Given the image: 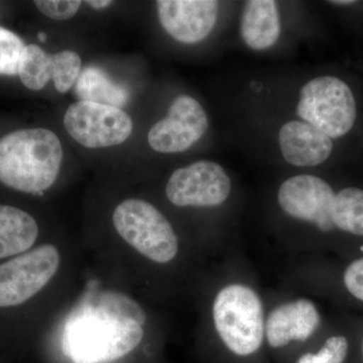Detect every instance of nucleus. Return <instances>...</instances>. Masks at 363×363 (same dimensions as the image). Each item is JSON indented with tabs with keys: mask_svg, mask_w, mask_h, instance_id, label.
<instances>
[{
	"mask_svg": "<svg viewBox=\"0 0 363 363\" xmlns=\"http://www.w3.org/2000/svg\"><path fill=\"white\" fill-rule=\"evenodd\" d=\"M296 114L334 142L343 140L355 130L359 121L357 92L341 76H317L298 90Z\"/></svg>",
	"mask_w": 363,
	"mask_h": 363,
	"instance_id": "5",
	"label": "nucleus"
},
{
	"mask_svg": "<svg viewBox=\"0 0 363 363\" xmlns=\"http://www.w3.org/2000/svg\"><path fill=\"white\" fill-rule=\"evenodd\" d=\"M25 47L18 35L0 26V75H18Z\"/></svg>",
	"mask_w": 363,
	"mask_h": 363,
	"instance_id": "18",
	"label": "nucleus"
},
{
	"mask_svg": "<svg viewBox=\"0 0 363 363\" xmlns=\"http://www.w3.org/2000/svg\"><path fill=\"white\" fill-rule=\"evenodd\" d=\"M86 4L94 9H104L105 7L111 6L113 2L111 0H87Z\"/></svg>",
	"mask_w": 363,
	"mask_h": 363,
	"instance_id": "22",
	"label": "nucleus"
},
{
	"mask_svg": "<svg viewBox=\"0 0 363 363\" xmlns=\"http://www.w3.org/2000/svg\"><path fill=\"white\" fill-rule=\"evenodd\" d=\"M63 149L45 128L13 131L0 138V182L7 187L43 195L58 178Z\"/></svg>",
	"mask_w": 363,
	"mask_h": 363,
	"instance_id": "3",
	"label": "nucleus"
},
{
	"mask_svg": "<svg viewBox=\"0 0 363 363\" xmlns=\"http://www.w3.org/2000/svg\"><path fill=\"white\" fill-rule=\"evenodd\" d=\"M321 313L310 298L301 297L277 305L266 317V340L274 350L305 342L321 325Z\"/></svg>",
	"mask_w": 363,
	"mask_h": 363,
	"instance_id": "13",
	"label": "nucleus"
},
{
	"mask_svg": "<svg viewBox=\"0 0 363 363\" xmlns=\"http://www.w3.org/2000/svg\"><path fill=\"white\" fill-rule=\"evenodd\" d=\"M64 125L76 142L88 149L121 145L133 128L130 116L123 109L88 101L71 104Z\"/></svg>",
	"mask_w": 363,
	"mask_h": 363,
	"instance_id": "9",
	"label": "nucleus"
},
{
	"mask_svg": "<svg viewBox=\"0 0 363 363\" xmlns=\"http://www.w3.org/2000/svg\"><path fill=\"white\" fill-rule=\"evenodd\" d=\"M39 235L35 218L23 210L0 205V259L30 250Z\"/></svg>",
	"mask_w": 363,
	"mask_h": 363,
	"instance_id": "16",
	"label": "nucleus"
},
{
	"mask_svg": "<svg viewBox=\"0 0 363 363\" xmlns=\"http://www.w3.org/2000/svg\"><path fill=\"white\" fill-rule=\"evenodd\" d=\"M278 145L283 159L298 168L321 166L331 159L335 150L333 140L301 119L281 124Z\"/></svg>",
	"mask_w": 363,
	"mask_h": 363,
	"instance_id": "14",
	"label": "nucleus"
},
{
	"mask_svg": "<svg viewBox=\"0 0 363 363\" xmlns=\"http://www.w3.org/2000/svg\"><path fill=\"white\" fill-rule=\"evenodd\" d=\"M343 284L353 298L363 303V257L348 264L344 271Z\"/></svg>",
	"mask_w": 363,
	"mask_h": 363,
	"instance_id": "21",
	"label": "nucleus"
},
{
	"mask_svg": "<svg viewBox=\"0 0 363 363\" xmlns=\"http://www.w3.org/2000/svg\"><path fill=\"white\" fill-rule=\"evenodd\" d=\"M60 255L45 245L0 264V308L23 304L56 274Z\"/></svg>",
	"mask_w": 363,
	"mask_h": 363,
	"instance_id": "8",
	"label": "nucleus"
},
{
	"mask_svg": "<svg viewBox=\"0 0 363 363\" xmlns=\"http://www.w3.org/2000/svg\"><path fill=\"white\" fill-rule=\"evenodd\" d=\"M112 221L117 233L152 262L167 264L178 255V236L173 226L150 203L125 200L114 210Z\"/></svg>",
	"mask_w": 363,
	"mask_h": 363,
	"instance_id": "6",
	"label": "nucleus"
},
{
	"mask_svg": "<svg viewBox=\"0 0 363 363\" xmlns=\"http://www.w3.org/2000/svg\"><path fill=\"white\" fill-rule=\"evenodd\" d=\"M81 73V58L77 52L62 51L49 55L37 45H28L21 55L18 74L28 89L42 90L54 81L59 93H66L75 85Z\"/></svg>",
	"mask_w": 363,
	"mask_h": 363,
	"instance_id": "12",
	"label": "nucleus"
},
{
	"mask_svg": "<svg viewBox=\"0 0 363 363\" xmlns=\"http://www.w3.org/2000/svg\"><path fill=\"white\" fill-rule=\"evenodd\" d=\"M266 311L255 289L242 281H231L217 292L212 304L215 331L233 354H255L266 340Z\"/></svg>",
	"mask_w": 363,
	"mask_h": 363,
	"instance_id": "4",
	"label": "nucleus"
},
{
	"mask_svg": "<svg viewBox=\"0 0 363 363\" xmlns=\"http://www.w3.org/2000/svg\"><path fill=\"white\" fill-rule=\"evenodd\" d=\"M233 180L218 162L202 160L177 169L166 186V195L178 207H218L233 192Z\"/></svg>",
	"mask_w": 363,
	"mask_h": 363,
	"instance_id": "7",
	"label": "nucleus"
},
{
	"mask_svg": "<svg viewBox=\"0 0 363 363\" xmlns=\"http://www.w3.org/2000/svg\"><path fill=\"white\" fill-rule=\"evenodd\" d=\"M157 16L164 30L183 44H197L209 37L218 21L214 0H159Z\"/></svg>",
	"mask_w": 363,
	"mask_h": 363,
	"instance_id": "11",
	"label": "nucleus"
},
{
	"mask_svg": "<svg viewBox=\"0 0 363 363\" xmlns=\"http://www.w3.org/2000/svg\"><path fill=\"white\" fill-rule=\"evenodd\" d=\"M208 128L209 119L200 102L181 94L172 101L167 116L150 128L147 142L161 154H179L199 142Z\"/></svg>",
	"mask_w": 363,
	"mask_h": 363,
	"instance_id": "10",
	"label": "nucleus"
},
{
	"mask_svg": "<svg viewBox=\"0 0 363 363\" xmlns=\"http://www.w3.org/2000/svg\"><path fill=\"white\" fill-rule=\"evenodd\" d=\"M276 198L279 209L291 220L324 234L340 231L363 238V188L335 190L322 177L298 174L281 182Z\"/></svg>",
	"mask_w": 363,
	"mask_h": 363,
	"instance_id": "2",
	"label": "nucleus"
},
{
	"mask_svg": "<svg viewBox=\"0 0 363 363\" xmlns=\"http://www.w3.org/2000/svg\"><path fill=\"white\" fill-rule=\"evenodd\" d=\"M145 311L118 292L89 295L64 326L62 350L73 363H106L123 358L142 342Z\"/></svg>",
	"mask_w": 363,
	"mask_h": 363,
	"instance_id": "1",
	"label": "nucleus"
},
{
	"mask_svg": "<svg viewBox=\"0 0 363 363\" xmlns=\"http://www.w3.org/2000/svg\"><path fill=\"white\" fill-rule=\"evenodd\" d=\"M240 37L248 49L262 52L272 49L281 33V13L272 0H250L243 6Z\"/></svg>",
	"mask_w": 363,
	"mask_h": 363,
	"instance_id": "15",
	"label": "nucleus"
},
{
	"mask_svg": "<svg viewBox=\"0 0 363 363\" xmlns=\"http://www.w3.org/2000/svg\"><path fill=\"white\" fill-rule=\"evenodd\" d=\"M33 4L48 18L66 21L77 13L82 2L80 0H35Z\"/></svg>",
	"mask_w": 363,
	"mask_h": 363,
	"instance_id": "20",
	"label": "nucleus"
},
{
	"mask_svg": "<svg viewBox=\"0 0 363 363\" xmlns=\"http://www.w3.org/2000/svg\"><path fill=\"white\" fill-rule=\"evenodd\" d=\"M75 93L80 101L94 102L117 108L123 107L130 99L128 90L113 82L97 67H87L81 71L75 83Z\"/></svg>",
	"mask_w": 363,
	"mask_h": 363,
	"instance_id": "17",
	"label": "nucleus"
},
{
	"mask_svg": "<svg viewBox=\"0 0 363 363\" xmlns=\"http://www.w3.org/2000/svg\"><path fill=\"white\" fill-rule=\"evenodd\" d=\"M350 343L343 335H332L325 340L317 352L301 355L296 363H344L347 357Z\"/></svg>",
	"mask_w": 363,
	"mask_h": 363,
	"instance_id": "19",
	"label": "nucleus"
},
{
	"mask_svg": "<svg viewBox=\"0 0 363 363\" xmlns=\"http://www.w3.org/2000/svg\"><path fill=\"white\" fill-rule=\"evenodd\" d=\"M362 347H363V344H362Z\"/></svg>",
	"mask_w": 363,
	"mask_h": 363,
	"instance_id": "24",
	"label": "nucleus"
},
{
	"mask_svg": "<svg viewBox=\"0 0 363 363\" xmlns=\"http://www.w3.org/2000/svg\"><path fill=\"white\" fill-rule=\"evenodd\" d=\"M39 39L42 40V42H45V39H47V35H45L44 33H39Z\"/></svg>",
	"mask_w": 363,
	"mask_h": 363,
	"instance_id": "23",
	"label": "nucleus"
}]
</instances>
